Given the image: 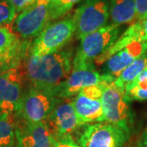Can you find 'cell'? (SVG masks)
Returning a JSON list of instances; mask_svg holds the SVG:
<instances>
[{
	"mask_svg": "<svg viewBox=\"0 0 147 147\" xmlns=\"http://www.w3.org/2000/svg\"><path fill=\"white\" fill-rule=\"evenodd\" d=\"M147 53V42H131L105 62V73L117 78L125 69Z\"/></svg>",
	"mask_w": 147,
	"mask_h": 147,
	"instance_id": "5bb4252c",
	"label": "cell"
},
{
	"mask_svg": "<svg viewBox=\"0 0 147 147\" xmlns=\"http://www.w3.org/2000/svg\"><path fill=\"white\" fill-rule=\"evenodd\" d=\"M121 30V26L110 24L81 38L79 48L74 56L73 69L94 68L93 61L117 41Z\"/></svg>",
	"mask_w": 147,
	"mask_h": 147,
	"instance_id": "7a4b0ae2",
	"label": "cell"
},
{
	"mask_svg": "<svg viewBox=\"0 0 147 147\" xmlns=\"http://www.w3.org/2000/svg\"><path fill=\"white\" fill-rule=\"evenodd\" d=\"M114 80L103 84L104 122L119 127L131 135L133 119L128 105L129 102L125 99L124 91L118 88Z\"/></svg>",
	"mask_w": 147,
	"mask_h": 147,
	"instance_id": "5b68a950",
	"label": "cell"
},
{
	"mask_svg": "<svg viewBox=\"0 0 147 147\" xmlns=\"http://www.w3.org/2000/svg\"><path fill=\"white\" fill-rule=\"evenodd\" d=\"M43 122L55 140L71 137L73 132L86 125L75 112L72 98L63 99Z\"/></svg>",
	"mask_w": 147,
	"mask_h": 147,
	"instance_id": "9c48e42d",
	"label": "cell"
},
{
	"mask_svg": "<svg viewBox=\"0 0 147 147\" xmlns=\"http://www.w3.org/2000/svg\"><path fill=\"white\" fill-rule=\"evenodd\" d=\"M50 0H37L20 12L13 21L12 29L22 38H36L50 24Z\"/></svg>",
	"mask_w": 147,
	"mask_h": 147,
	"instance_id": "ba28073f",
	"label": "cell"
},
{
	"mask_svg": "<svg viewBox=\"0 0 147 147\" xmlns=\"http://www.w3.org/2000/svg\"><path fill=\"white\" fill-rule=\"evenodd\" d=\"M76 33L74 15L50 23L32 43L30 55L42 57L63 49Z\"/></svg>",
	"mask_w": 147,
	"mask_h": 147,
	"instance_id": "277c9868",
	"label": "cell"
},
{
	"mask_svg": "<svg viewBox=\"0 0 147 147\" xmlns=\"http://www.w3.org/2000/svg\"><path fill=\"white\" fill-rule=\"evenodd\" d=\"M17 50V49H16ZM14 51H16V50H14ZM10 52H12V51H10ZM10 52H5V51H3V50H2L1 48H0V59L2 57H3L4 56H6L7 53H9Z\"/></svg>",
	"mask_w": 147,
	"mask_h": 147,
	"instance_id": "83f0119b",
	"label": "cell"
},
{
	"mask_svg": "<svg viewBox=\"0 0 147 147\" xmlns=\"http://www.w3.org/2000/svg\"><path fill=\"white\" fill-rule=\"evenodd\" d=\"M16 147H53L55 139L44 122L15 120Z\"/></svg>",
	"mask_w": 147,
	"mask_h": 147,
	"instance_id": "4fadbf2b",
	"label": "cell"
},
{
	"mask_svg": "<svg viewBox=\"0 0 147 147\" xmlns=\"http://www.w3.org/2000/svg\"><path fill=\"white\" fill-rule=\"evenodd\" d=\"M130 134L105 122L84 125L77 142L80 147H127Z\"/></svg>",
	"mask_w": 147,
	"mask_h": 147,
	"instance_id": "8992f818",
	"label": "cell"
},
{
	"mask_svg": "<svg viewBox=\"0 0 147 147\" xmlns=\"http://www.w3.org/2000/svg\"><path fill=\"white\" fill-rule=\"evenodd\" d=\"M25 53V46L7 53L6 56L0 59V75L5 73L8 69L20 65L21 58Z\"/></svg>",
	"mask_w": 147,
	"mask_h": 147,
	"instance_id": "7402d4cb",
	"label": "cell"
},
{
	"mask_svg": "<svg viewBox=\"0 0 147 147\" xmlns=\"http://www.w3.org/2000/svg\"><path fill=\"white\" fill-rule=\"evenodd\" d=\"M23 46L16 33L11 31L7 26H0V48L2 50L10 52Z\"/></svg>",
	"mask_w": 147,
	"mask_h": 147,
	"instance_id": "44dd1931",
	"label": "cell"
},
{
	"mask_svg": "<svg viewBox=\"0 0 147 147\" xmlns=\"http://www.w3.org/2000/svg\"><path fill=\"white\" fill-rule=\"evenodd\" d=\"M141 143H142V147H147V127H146L144 132H143Z\"/></svg>",
	"mask_w": 147,
	"mask_h": 147,
	"instance_id": "4316f807",
	"label": "cell"
},
{
	"mask_svg": "<svg viewBox=\"0 0 147 147\" xmlns=\"http://www.w3.org/2000/svg\"><path fill=\"white\" fill-rule=\"evenodd\" d=\"M12 5L15 7L16 13H20L26 9L33 3H34L37 0H8Z\"/></svg>",
	"mask_w": 147,
	"mask_h": 147,
	"instance_id": "cb8c5ba5",
	"label": "cell"
},
{
	"mask_svg": "<svg viewBox=\"0 0 147 147\" xmlns=\"http://www.w3.org/2000/svg\"><path fill=\"white\" fill-rule=\"evenodd\" d=\"M84 0H50L49 11L52 21H56L65 16L69 11Z\"/></svg>",
	"mask_w": 147,
	"mask_h": 147,
	"instance_id": "ffe728a7",
	"label": "cell"
},
{
	"mask_svg": "<svg viewBox=\"0 0 147 147\" xmlns=\"http://www.w3.org/2000/svg\"><path fill=\"white\" fill-rule=\"evenodd\" d=\"M72 49H61L42 57L30 54L26 74L33 87L52 92L69 76L73 69Z\"/></svg>",
	"mask_w": 147,
	"mask_h": 147,
	"instance_id": "6da1fadb",
	"label": "cell"
},
{
	"mask_svg": "<svg viewBox=\"0 0 147 147\" xmlns=\"http://www.w3.org/2000/svg\"><path fill=\"white\" fill-rule=\"evenodd\" d=\"M138 20L147 17V0H135Z\"/></svg>",
	"mask_w": 147,
	"mask_h": 147,
	"instance_id": "d4e9b609",
	"label": "cell"
},
{
	"mask_svg": "<svg viewBox=\"0 0 147 147\" xmlns=\"http://www.w3.org/2000/svg\"><path fill=\"white\" fill-rule=\"evenodd\" d=\"M111 24H131L137 19L135 0H109Z\"/></svg>",
	"mask_w": 147,
	"mask_h": 147,
	"instance_id": "2e32d148",
	"label": "cell"
},
{
	"mask_svg": "<svg viewBox=\"0 0 147 147\" xmlns=\"http://www.w3.org/2000/svg\"><path fill=\"white\" fill-rule=\"evenodd\" d=\"M15 144V116L10 113H2L0 114V147H14Z\"/></svg>",
	"mask_w": 147,
	"mask_h": 147,
	"instance_id": "d6986e66",
	"label": "cell"
},
{
	"mask_svg": "<svg viewBox=\"0 0 147 147\" xmlns=\"http://www.w3.org/2000/svg\"><path fill=\"white\" fill-rule=\"evenodd\" d=\"M146 68H147V53L127 66L115 79L114 83L118 88L124 91L127 85L132 82Z\"/></svg>",
	"mask_w": 147,
	"mask_h": 147,
	"instance_id": "e0dca14e",
	"label": "cell"
},
{
	"mask_svg": "<svg viewBox=\"0 0 147 147\" xmlns=\"http://www.w3.org/2000/svg\"><path fill=\"white\" fill-rule=\"evenodd\" d=\"M53 147H80L74 142L72 137H67L55 140Z\"/></svg>",
	"mask_w": 147,
	"mask_h": 147,
	"instance_id": "484cf974",
	"label": "cell"
},
{
	"mask_svg": "<svg viewBox=\"0 0 147 147\" xmlns=\"http://www.w3.org/2000/svg\"><path fill=\"white\" fill-rule=\"evenodd\" d=\"M16 17L15 7L8 0H0V26H7Z\"/></svg>",
	"mask_w": 147,
	"mask_h": 147,
	"instance_id": "603a6c76",
	"label": "cell"
},
{
	"mask_svg": "<svg viewBox=\"0 0 147 147\" xmlns=\"http://www.w3.org/2000/svg\"><path fill=\"white\" fill-rule=\"evenodd\" d=\"M115 79L110 74L98 73L94 68L72 69L69 76L53 90V93L61 99H70L86 87L102 84Z\"/></svg>",
	"mask_w": 147,
	"mask_h": 147,
	"instance_id": "8fae6325",
	"label": "cell"
},
{
	"mask_svg": "<svg viewBox=\"0 0 147 147\" xmlns=\"http://www.w3.org/2000/svg\"><path fill=\"white\" fill-rule=\"evenodd\" d=\"M137 147H142V143H141V142H139V143H138V146H137Z\"/></svg>",
	"mask_w": 147,
	"mask_h": 147,
	"instance_id": "f1b7e54d",
	"label": "cell"
},
{
	"mask_svg": "<svg viewBox=\"0 0 147 147\" xmlns=\"http://www.w3.org/2000/svg\"><path fill=\"white\" fill-rule=\"evenodd\" d=\"M147 42V17L131 24L111 47L96 60L97 65L104 64L107 59L131 42Z\"/></svg>",
	"mask_w": 147,
	"mask_h": 147,
	"instance_id": "9a60e30c",
	"label": "cell"
},
{
	"mask_svg": "<svg viewBox=\"0 0 147 147\" xmlns=\"http://www.w3.org/2000/svg\"><path fill=\"white\" fill-rule=\"evenodd\" d=\"M75 36L79 39L108 24L109 0H84L74 13Z\"/></svg>",
	"mask_w": 147,
	"mask_h": 147,
	"instance_id": "52a82bcc",
	"label": "cell"
},
{
	"mask_svg": "<svg viewBox=\"0 0 147 147\" xmlns=\"http://www.w3.org/2000/svg\"><path fill=\"white\" fill-rule=\"evenodd\" d=\"M124 96L127 102L147 100V68L125 87Z\"/></svg>",
	"mask_w": 147,
	"mask_h": 147,
	"instance_id": "ac0fdd59",
	"label": "cell"
},
{
	"mask_svg": "<svg viewBox=\"0 0 147 147\" xmlns=\"http://www.w3.org/2000/svg\"><path fill=\"white\" fill-rule=\"evenodd\" d=\"M22 78L20 65L0 75V114H15L22 96Z\"/></svg>",
	"mask_w": 147,
	"mask_h": 147,
	"instance_id": "7c38bea8",
	"label": "cell"
},
{
	"mask_svg": "<svg viewBox=\"0 0 147 147\" xmlns=\"http://www.w3.org/2000/svg\"><path fill=\"white\" fill-rule=\"evenodd\" d=\"M62 100L52 92L31 86L22 93L14 114L15 119L28 123L43 122Z\"/></svg>",
	"mask_w": 147,
	"mask_h": 147,
	"instance_id": "3957f363",
	"label": "cell"
},
{
	"mask_svg": "<svg viewBox=\"0 0 147 147\" xmlns=\"http://www.w3.org/2000/svg\"><path fill=\"white\" fill-rule=\"evenodd\" d=\"M102 94L103 84L86 87L72 98L75 112L84 124L104 122Z\"/></svg>",
	"mask_w": 147,
	"mask_h": 147,
	"instance_id": "30bf717a",
	"label": "cell"
}]
</instances>
